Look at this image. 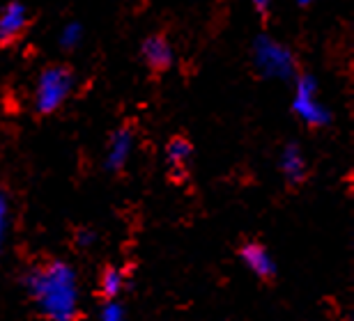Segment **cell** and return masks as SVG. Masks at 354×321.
Masks as SVG:
<instances>
[{
    "label": "cell",
    "mask_w": 354,
    "mask_h": 321,
    "mask_svg": "<svg viewBox=\"0 0 354 321\" xmlns=\"http://www.w3.org/2000/svg\"><path fill=\"white\" fill-rule=\"evenodd\" d=\"M83 41V26L76 23V21H69V23L62 26V30L58 35V44L60 48H67V51H74Z\"/></svg>",
    "instance_id": "obj_12"
},
{
    "label": "cell",
    "mask_w": 354,
    "mask_h": 321,
    "mask_svg": "<svg viewBox=\"0 0 354 321\" xmlns=\"http://www.w3.org/2000/svg\"><path fill=\"white\" fill-rule=\"evenodd\" d=\"M191 154H194V147H191L189 140L173 138L171 142H168L166 163H168V168L173 170V175H177V177L184 175V170H187L189 163H191Z\"/></svg>",
    "instance_id": "obj_10"
},
{
    "label": "cell",
    "mask_w": 354,
    "mask_h": 321,
    "mask_svg": "<svg viewBox=\"0 0 354 321\" xmlns=\"http://www.w3.org/2000/svg\"><path fill=\"white\" fill-rule=\"evenodd\" d=\"M133 152V133L129 128H120L111 135V142H109V149H106V159H104V168L109 173H120L129 156Z\"/></svg>",
    "instance_id": "obj_6"
},
{
    "label": "cell",
    "mask_w": 354,
    "mask_h": 321,
    "mask_svg": "<svg viewBox=\"0 0 354 321\" xmlns=\"http://www.w3.org/2000/svg\"><path fill=\"white\" fill-rule=\"evenodd\" d=\"M124 273L115 266H109L102 273V280H99V291L106 296V298H118L120 294H122L124 289Z\"/></svg>",
    "instance_id": "obj_11"
},
{
    "label": "cell",
    "mask_w": 354,
    "mask_h": 321,
    "mask_svg": "<svg viewBox=\"0 0 354 321\" xmlns=\"http://www.w3.org/2000/svg\"><path fill=\"white\" fill-rule=\"evenodd\" d=\"M95 241H97L95 232H90V230H81L79 237H76V244L83 246V248H90L92 244H95Z\"/></svg>",
    "instance_id": "obj_15"
},
{
    "label": "cell",
    "mask_w": 354,
    "mask_h": 321,
    "mask_svg": "<svg viewBox=\"0 0 354 321\" xmlns=\"http://www.w3.org/2000/svg\"><path fill=\"white\" fill-rule=\"evenodd\" d=\"M320 83L313 74H301L295 78L292 113L308 126H327L331 122V113L320 99Z\"/></svg>",
    "instance_id": "obj_4"
},
{
    "label": "cell",
    "mask_w": 354,
    "mask_h": 321,
    "mask_svg": "<svg viewBox=\"0 0 354 321\" xmlns=\"http://www.w3.org/2000/svg\"><path fill=\"white\" fill-rule=\"evenodd\" d=\"M140 53H143V60L157 71H166L175 60L173 46L168 44V39H164L161 35H152V37H147L143 41Z\"/></svg>",
    "instance_id": "obj_9"
},
{
    "label": "cell",
    "mask_w": 354,
    "mask_h": 321,
    "mask_svg": "<svg viewBox=\"0 0 354 321\" xmlns=\"http://www.w3.org/2000/svg\"><path fill=\"white\" fill-rule=\"evenodd\" d=\"M28 23H30L28 7L24 3H19V0L7 3L3 10H0V44H12V41H17L21 35L26 32Z\"/></svg>",
    "instance_id": "obj_5"
},
{
    "label": "cell",
    "mask_w": 354,
    "mask_h": 321,
    "mask_svg": "<svg viewBox=\"0 0 354 321\" xmlns=\"http://www.w3.org/2000/svg\"><path fill=\"white\" fill-rule=\"evenodd\" d=\"M297 3H299L301 7H306V5H313V3H315V0H297Z\"/></svg>",
    "instance_id": "obj_17"
},
{
    "label": "cell",
    "mask_w": 354,
    "mask_h": 321,
    "mask_svg": "<svg viewBox=\"0 0 354 321\" xmlns=\"http://www.w3.org/2000/svg\"><path fill=\"white\" fill-rule=\"evenodd\" d=\"M7 227H10V202L0 193V253H3L5 239H7Z\"/></svg>",
    "instance_id": "obj_14"
},
{
    "label": "cell",
    "mask_w": 354,
    "mask_h": 321,
    "mask_svg": "<svg viewBox=\"0 0 354 321\" xmlns=\"http://www.w3.org/2000/svg\"><path fill=\"white\" fill-rule=\"evenodd\" d=\"M253 64L260 76L272 78V81H290L297 71L292 51L269 35H258L253 39Z\"/></svg>",
    "instance_id": "obj_2"
},
{
    "label": "cell",
    "mask_w": 354,
    "mask_h": 321,
    "mask_svg": "<svg viewBox=\"0 0 354 321\" xmlns=\"http://www.w3.org/2000/svg\"><path fill=\"white\" fill-rule=\"evenodd\" d=\"M239 257H242L244 266L251 271L253 275L258 278H272L276 273V262L274 257L269 255V251L260 244H246L239 251Z\"/></svg>",
    "instance_id": "obj_8"
},
{
    "label": "cell",
    "mask_w": 354,
    "mask_h": 321,
    "mask_svg": "<svg viewBox=\"0 0 354 321\" xmlns=\"http://www.w3.org/2000/svg\"><path fill=\"white\" fill-rule=\"evenodd\" d=\"M99 321H124V308L115 298H106L104 308L99 310Z\"/></svg>",
    "instance_id": "obj_13"
},
{
    "label": "cell",
    "mask_w": 354,
    "mask_h": 321,
    "mask_svg": "<svg viewBox=\"0 0 354 321\" xmlns=\"http://www.w3.org/2000/svg\"><path fill=\"white\" fill-rule=\"evenodd\" d=\"M37 310L48 321H74L79 315V280L67 262H46L26 278Z\"/></svg>",
    "instance_id": "obj_1"
},
{
    "label": "cell",
    "mask_w": 354,
    "mask_h": 321,
    "mask_svg": "<svg viewBox=\"0 0 354 321\" xmlns=\"http://www.w3.org/2000/svg\"><path fill=\"white\" fill-rule=\"evenodd\" d=\"M279 170H281V175L286 177V182L292 184V186L306 179V156H304L299 145L290 142V145L283 147L281 159H279Z\"/></svg>",
    "instance_id": "obj_7"
},
{
    "label": "cell",
    "mask_w": 354,
    "mask_h": 321,
    "mask_svg": "<svg viewBox=\"0 0 354 321\" xmlns=\"http://www.w3.org/2000/svg\"><path fill=\"white\" fill-rule=\"evenodd\" d=\"M272 3H274V0H251V5L253 7H256V10L258 12H269V7H272Z\"/></svg>",
    "instance_id": "obj_16"
},
{
    "label": "cell",
    "mask_w": 354,
    "mask_h": 321,
    "mask_svg": "<svg viewBox=\"0 0 354 321\" xmlns=\"http://www.w3.org/2000/svg\"><path fill=\"white\" fill-rule=\"evenodd\" d=\"M74 90V74L67 67H48L35 83V110L51 115L67 101Z\"/></svg>",
    "instance_id": "obj_3"
}]
</instances>
